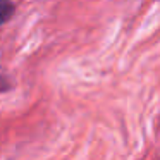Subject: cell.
I'll list each match as a JSON object with an SVG mask.
<instances>
[{
	"instance_id": "obj_1",
	"label": "cell",
	"mask_w": 160,
	"mask_h": 160,
	"mask_svg": "<svg viewBox=\"0 0 160 160\" xmlns=\"http://www.w3.org/2000/svg\"><path fill=\"white\" fill-rule=\"evenodd\" d=\"M12 14H14L12 0H0V24H4L5 21H9Z\"/></svg>"
},
{
	"instance_id": "obj_2",
	"label": "cell",
	"mask_w": 160,
	"mask_h": 160,
	"mask_svg": "<svg viewBox=\"0 0 160 160\" xmlns=\"http://www.w3.org/2000/svg\"><path fill=\"white\" fill-rule=\"evenodd\" d=\"M9 88H11V84H9V79L5 76H2L0 74V91H7Z\"/></svg>"
}]
</instances>
